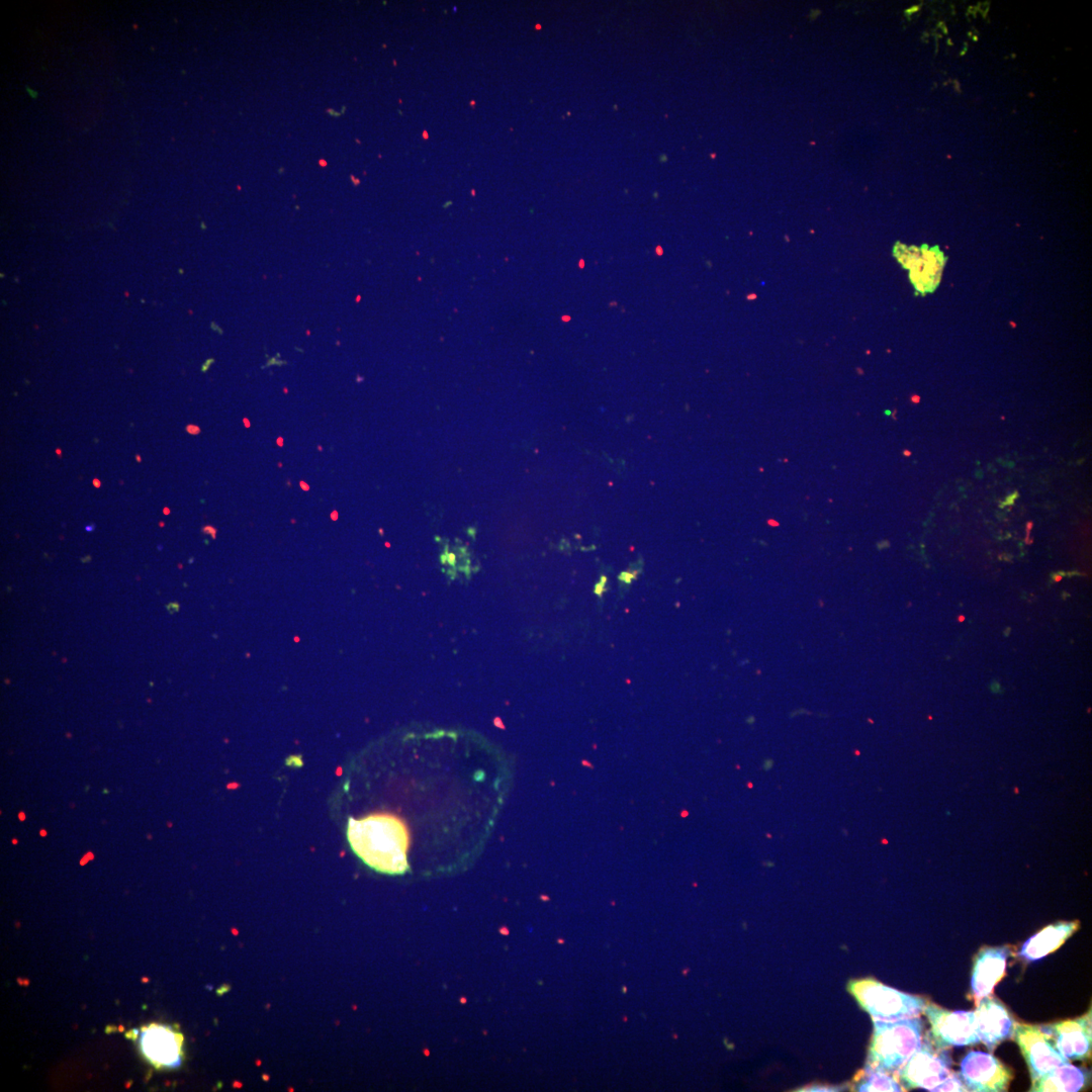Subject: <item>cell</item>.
I'll use <instances>...</instances> for the list:
<instances>
[{
	"instance_id": "7c38bea8",
	"label": "cell",
	"mask_w": 1092,
	"mask_h": 1092,
	"mask_svg": "<svg viewBox=\"0 0 1092 1092\" xmlns=\"http://www.w3.org/2000/svg\"><path fill=\"white\" fill-rule=\"evenodd\" d=\"M1008 954L1007 946L983 947L976 954L971 977V992L976 1004L990 996L1005 976Z\"/></svg>"
},
{
	"instance_id": "d4e9b609",
	"label": "cell",
	"mask_w": 1092,
	"mask_h": 1092,
	"mask_svg": "<svg viewBox=\"0 0 1092 1092\" xmlns=\"http://www.w3.org/2000/svg\"><path fill=\"white\" fill-rule=\"evenodd\" d=\"M56 452H57V454H59V455H60V454H62V451H61L60 449H57V450H56Z\"/></svg>"
},
{
	"instance_id": "4fadbf2b",
	"label": "cell",
	"mask_w": 1092,
	"mask_h": 1092,
	"mask_svg": "<svg viewBox=\"0 0 1092 1092\" xmlns=\"http://www.w3.org/2000/svg\"><path fill=\"white\" fill-rule=\"evenodd\" d=\"M1080 927L1078 920L1058 921L1030 936L1018 956L1026 962H1036L1061 947Z\"/></svg>"
},
{
	"instance_id": "7a4b0ae2",
	"label": "cell",
	"mask_w": 1092,
	"mask_h": 1092,
	"mask_svg": "<svg viewBox=\"0 0 1092 1092\" xmlns=\"http://www.w3.org/2000/svg\"><path fill=\"white\" fill-rule=\"evenodd\" d=\"M873 1023L864 1068L896 1075L920 1046L923 1021L914 1016L892 1021L873 1019Z\"/></svg>"
},
{
	"instance_id": "9a60e30c",
	"label": "cell",
	"mask_w": 1092,
	"mask_h": 1092,
	"mask_svg": "<svg viewBox=\"0 0 1092 1092\" xmlns=\"http://www.w3.org/2000/svg\"><path fill=\"white\" fill-rule=\"evenodd\" d=\"M850 1088H852L853 1091L868 1092L905 1091L896 1076L866 1068L857 1072L852 1079Z\"/></svg>"
},
{
	"instance_id": "603a6c76",
	"label": "cell",
	"mask_w": 1092,
	"mask_h": 1092,
	"mask_svg": "<svg viewBox=\"0 0 1092 1092\" xmlns=\"http://www.w3.org/2000/svg\"><path fill=\"white\" fill-rule=\"evenodd\" d=\"M965 620H966V618H965V616H963V615H960V616L958 617V621H960V622H964Z\"/></svg>"
},
{
	"instance_id": "8fae6325",
	"label": "cell",
	"mask_w": 1092,
	"mask_h": 1092,
	"mask_svg": "<svg viewBox=\"0 0 1092 1092\" xmlns=\"http://www.w3.org/2000/svg\"><path fill=\"white\" fill-rule=\"evenodd\" d=\"M976 1005L974 1012L980 1041L993 1052L1002 1041L1012 1038L1016 1022L995 997H983Z\"/></svg>"
},
{
	"instance_id": "52a82bcc",
	"label": "cell",
	"mask_w": 1092,
	"mask_h": 1092,
	"mask_svg": "<svg viewBox=\"0 0 1092 1092\" xmlns=\"http://www.w3.org/2000/svg\"><path fill=\"white\" fill-rule=\"evenodd\" d=\"M1012 1038L1025 1060L1031 1081L1069 1062L1056 1050L1040 1025L1016 1023Z\"/></svg>"
},
{
	"instance_id": "5bb4252c",
	"label": "cell",
	"mask_w": 1092,
	"mask_h": 1092,
	"mask_svg": "<svg viewBox=\"0 0 1092 1092\" xmlns=\"http://www.w3.org/2000/svg\"><path fill=\"white\" fill-rule=\"evenodd\" d=\"M1090 1078L1091 1075L1087 1069L1076 1067L1068 1062L1033 1080L1029 1091L1077 1092L1088 1087Z\"/></svg>"
},
{
	"instance_id": "3957f363",
	"label": "cell",
	"mask_w": 1092,
	"mask_h": 1092,
	"mask_svg": "<svg viewBox=\"0 0 1092 1092\" xmlns=\"http://www.w3.org/2000/svg\"><path fill=\"white\" fill-rule=\"evenodd\" d=\"M847 991L873 1019L898 1020L918 1016L927 999L904 993L874 978L851 980Z\"/></svg>"
},
{
	"instance_id": "277c9868",
	"label": "cell",
	"mask_w": 1092,
	"mask_h": 1092,
	"mask_svg": "<svg viewBox=\"0 0 1092 1092\" xmlns=\"http://www.w3.org/2000/svg\"><path fill=\"white\" fill-rule=\"evenodd\" d=\"M951 1064L948 1049L936 1048L926 1032L920 1046L895 1076L905 1090L933 1091L951 1073Z\"/></svg>"
},
{
	"instance_id": "30bf717a",
	"label": "cell",
	"mask_w": 1092,
	"mask_h": 1092,
	"mask_svg": "<svg viewBox=\"0 0 1092 1092\" xmlns=\"http://www.w3.org/2000/svg\"><path fill=\"white\" fill-rule=\"evenodd\" d=\"M1056 1050L1069 1061H1084L1091 1055V1011L1081 1017L1040 1025Z\"/></svg>"
},
{
	"instance_id": "cb8c5ba5",
	"label": "cell",
	"mask_w": 1092,
	"mask_h": 1092,
	"mask_svg": "<svg viewBox=\"0 0 1092 1092\" xmlns=\"http://www.w3.org/2000/svg\"><path fill=\"white\" fill-rule=\"evenodd\" d=\"M135 458H136V461H138V462H141V461H142V459H141V456H140V455H135Z\"/></svg>"
},
{
	"instance_id": "6da1fadb",
	"label": "cell",
	"mask_w": 1092,
	"mask_h": 1092,
	"mask_svg": "<svg viewBox=\"0 0 1092 1092\" xmlns=\"http://www.w3.org/2000/svg\"><path fill=\"white\" fill-rule=\"evenodd\" d=\"M347 839L353 852L372 870L402 875L410 866V836L404 823L391 814L375 813L349 818Z\"/></svg>"
},
{
	"instance_id": "9c48e42d",
	"label": "cell",
	"mask_w": 1092,
	"mask_h": 1092,
	"mask_svg": "<svg viewBox=\"0 0 1092 1092\" xmlns=\"http://www.w3.org/2000/svg\"><path fill=\"white\" fill-rule=\"evenodd\" d=\"M183 1040L179 1031L163 1024L152 1023L139 1032L143 1056L158 1069H174L181 1064Z\"/></svg>"
},
{
	"instance_id": "ffe728a7",
	"label": "cell",
	"mask_w": 1092,
	"mask_h": 1092,
	"mask_svg": "<svg viewBox=\"0 0 1092 1092\" xmlns=\"http://www.w3.org/2000/svg\"><path fill=\"white\" fill-rule=\"evenodd\" d=\"M187 431H188V432H189L190 434H197V433H199V429H198V427H195V426H188V427H187Z\"/></svg>"
},
{
	"instance_id": "5b68a950",
	"label": "cell",
	"mask_w": 1092,
	"mask_h": 1092,
	"mask_svg": "<svg viewBox=\"0 0 1092 1092\" xmlns=\"http://www.w3.org/2000/svg\"><path fill=\"white\" fill-rule=\"evenodd\" d=\"M922 1013L930 1024L928 1034L936 1048L949 1049L980 1042L974 1011H950L927 1002Z\"/></svg>"
},
{
	"instance_id": "44dd1931",
	"label": "cell",
	"mask_w": 1092,
	"mask_h": 1092,
	"mask_svg": "<svg viewBox=\"0 0 1092 1092\" xmlns=\"http://www.w3.org/2000/svg\"><path fill=\"white\" fill-rule=\"evenodd\" d=\"M92 482H93V485L95 487H97V488L101 486V481L98 480L97 478H94Z\"/></svg>"
},
{
	"instance_id": "8992f818",
	"label": "cell",
	"mask_w": 1092,
	"mask_h": 1092,
	"mask_svg": "<svg viewBox=\"0 0 1092 1092\" xmlns=\"http://www.w3.org/2000/svg\"><path fill=\"white\" fill-rule=\"evenodd\" d=\"M960 1076L968 1091L1003 1092L1013 1079L1012 1071L992 1054L969 1052L961 1062Z\"/></svg>"
},
{
	"instance_id": "484cf974",
	"label": "cell",
	"mask_w": 1092,
	"mask_h": 1092,
	"mask_svg": "<svg viewBox=\"0 0 1092 1092\" xmlns=\"http://www.w3.org/2000/svg\"><path fill=\"white\" fill-rule=\"evenodd\" d=\"M904 454H905V455H910V454H911V452H909V451H905V453H904Z\"/></svg>"
},
{
	"instance_id": "e0dca14e",
	"label": "cell",
	"mask_w": 1092,
	"mask_h": 1092,
	"mask_svg": "<svg viewBox=\"0 0 1092 1092\" xmlns=\"http://www.w3.org/2000/svg\"><path fill=\"white\" fill-rule=\"evenodd\" d=\"M846 1087H847V1085H830V1084H823V1083H813V1084L804 1086L801 1089H797L796 1091H812V1092L813 1091H817V1092H821V1091L826 1092L827 1091V1092H829V1091L845 1090Z\"/></svg>"
},
{
	"instance_id": "7402d4cb",
	"label": "cell",
	"mask_w": 1092,
	"mask_h": 1092,
	"mask_svg": "<svg viewBox=\"0 0 1092 1092\" xmlns=\"http://www.w3.org/2000/svg\"><path fill=\"white\" fill-rule=\"evenodd\" d=\"M1024 542H1025V544H1028V545H1029V544H1032V538H1030V536H1029V537H1025V539H1024Z\"/></svg>"
},
{
	"instance_id": "d6986e66",
	"label": "cell",
	"mask_w": 1092,
	"mask_h": 1092,
	"mask_svg": "<svg viewBox=\"0 0 1092 1092\" xmlns=\"http://www.w3.org/2000/svg\"><path fill=\"white\" fill-rule=\"evenodd\" d=\"M1063 576H1064L1063 573H1055V574H1053L1054 582H1060L1063 579Z\"/></svg>"
},
{
	"instance_id": "ba28073f",
	"label": "cell",
	"mask_w": 1092,
	"mask_h": 1092,
	"mask_svg": "<svg viewBox=\"0 0 1092 1092\" xmlns=\"http://www.w3.org/2000/svg\"><path fill=\"white\" fill-rule=\"evenodd\" d=\"M894 254L902 266L909 270L910 280L920 294L936 289L945 263L943 253L937 246L907 247L897 243Z\"/></svg>"
},
{
	"instance_id": "2e32d148",
	"label": "cell",
	"mask_w": 1092,
	"mask_h": 1092,
	"mask_svg": "<svg viewBox=\"0 0 1092 1092\" xmlns=\"http://www.w3.org/2000/svg\"><path fill=\"white\" fill-rule=\"evenodd\" d=\"M933 1091H968L960 1074L951 1072Z\"/></svg>"
},
{
	"instance_id": "ac0fdd59",
	"label": "cell",
	"mask_w": 1092,
	"mask_h": 1092,
	"mask_svg": "<svg viewBox=\"0 0 1092 1092\" xmlns=\"http://www.w3.org/2000/svg\"><path fill=\"white\" fill-rule=\"evenodd\" d=\"M1032 528H1033V523L1031 521L1027 522L1026 526H1025L1026 537L1030 536V532H1031Z\"/></svg>"
}]
</instances>
